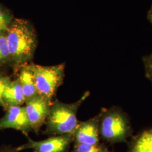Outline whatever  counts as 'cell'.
<instances>
[{
  "mask_svg": "<svg viewBox=\"0 0 152 152\" xmlns=\"http://www.w3.org/2000/svg\"><path fill=\"white\" fill-rule=\"evenodd\" d=\"M11 60L19 67L32 59L37 45V34L29 22L14 19L6 32Z\"/></svg>",
  "mask_w": 152,
  "mask_h": 152,
  "instance_id": "cell-1",
  "label": "cell"
},
{
  "mask_svg": "<svg viewBox=\"0 0 152 152\" xmlns=\"http://www.w3.org/2000/svg\"><path fill=\"white\" fill-rule=\"evenodd\" d=\"M89 95V91L85 92L80 99L73 103H64L59 100L53 102L46 121V131L53 135L74 136L80 123L77 118L78 110Z\"/></svg>",
  "mask_w": 152,
  "mask_h": 152,
  "instance_id": "cell-2",
  "label": "cell"
},
{
  "mask_svg": "<svg viewBox=\"0 0 152 152\" xmlns=\"http://www.w3.org/2000/svg\"><path fill=\"white\" fill-rule=\"evenodd\" d=\"M99 133L110 143L126 142L132 133L128 115L118 107L102 108L100 111Z\"/></svg>",
  "mask_w": 152,
  "mask_h": 152,
  "instance_id": "cell-3",
  "label": "cell"
},
{
  "mask_svg": "<svg viewBox=\"0 0 152 152\" xmlns=\"http://www.w3.org/2000/svg\"><path fill=\"white\" fill-rule=\"evenodd\" d=\"M38 95L51 105L58 88L62 84L65 76V64L43 66L31 64Z\"/></svg>",
  "mask_w": 152,
  "mask_h": 152,
  "instance_id": "cell-4",
  "label": "cell"
},
{
  "mask_svg": "<svg viewBox=\"0 0 152 152\" xmlns=\"http://www.w3.org/2000/svg\"><path fill=\"white\" fill-rule=\"evenodd\" d=\"M25 104L26 113L32 130L38 132L46 121L51 105L38 94L26 101Z\"/></svg>",
  "mask_w": 152,
  "mask_h": 152,
  "instance_id": "cell-5",
  "label": "cell"
},
{
  "mask_svg": "<svg viewBox=\"0 0 152 152\" xmlns=\"http://www.w3.org/2000/svg\"><path fill=\"white\" fill-rule=\"evenodd\" d=\"M73 140L74 136L71 135H59L38 141L28 138L27 142L17 150L32 149L36 152H65Z\"/></svg>",
  "mask_w": 152,
  "mask_h": 152,
  "instance_id": "cell-6",
  "label": "cell"
},
{
  "mask_svg": "<svg viewBox=\"0 0 152 152\" xmlns=\"http://www.w3.org/2000/svg\"><path fill=\"white\" fill-rule=\"evenodd\" d=\"M13 129L24 134L32 131L24 107L12 106L7 108L5 115L0 119V131Z\"/></svg>",
  "mask_w": 152,
  "mask_h": 152,
  "instance_id": "cell-7",
  "label": "cell"
},
{
  "mask_svg": "<svg viewBox=\"0 0 152 152\" xmlns=\"http://www.w3.org/2000/svg\"><path fill=\"white\" fill-rule=\"evenodd\" d=\"M100 118V113L86 121L79 123L74 134L76 144H99Z\"/></svg>",
  "mask_w": 152,
  "mask_h": 152,
  "instance_id": "cell-8",
  "label": "cell"
},
{
  "mask_svg": "<svg viewBox=\"0 0 152 152\" xmlns=\"http://www.w3.org/2000/svg\"><path fill=\"white\" fill-rule=\"evenodd\" d=\"M18 79L22 87L26 102L38 95L31 64H27L20 67Z\"/></svg>",
  "mask_w": 152,
  "mask_h": 152,
  "instance_id": "cell-9",
  "label": "cell"
},
{
  "mask_svg": "<svg viewBox=\"0 0 152 152\" xmlns=\"http://www.w3.org/2000/svg\"><path fill=\"white\" fill-rule=\"evenodd\" d=\"M5 108L12 106H22L25 103V99L18 79L9 82L3 94Z\"/></svg>",
  "mask_w": 152,
  "mask_h": 152,
  "instance_id": "cell-10",
  "label": "cell"
},
{
  "mask_svg": "<svg viewBox=\"0 0 152 152\" xmlns=\"http://www.w3.org/2000/svg\"><path fill=\"white\" fill-rule=\"evenodd\" d=\"M129 152H152V129L141 132L134 139Z\"/></svg>",
  "mask_w": 152,
  "mask_h": 152,
  "instance_id": "cell-11",
  "label": "cell"
},
{
  "mask_svg": "<svg viewBox=\"0 0 152 152\" xmlns=\"http://www.w3.org/2000/svg\"><path fill=\"white\" fill-rule=\"evenodd\" d=\"M13 20L11 12L0 4V33H6Z\"/></svg>",
  "mask_w": 152,
  "mask_h": 152,
  "instance_id": "cell-12",
  "label": "cell"
},
{
  "mask_svg": "<svg viewBox=\"0 0 152 152\" xmlns=\"http://www.w3.org/2000/svg\"><path fill=\"white\" fill-rule=\"evenodd\" d=\"M10 60L6 33H0V63H6Z\"/></svg>",
  "mask_w": 152,
  "mask_h": 152,
  "instance_id": "cell-13",
  "label": "cell"
},
{
  "mask_svg": "<svg viewBox=\"0 0 152 152\" xmlns=\"http://www.w3.org/2000/svg\"><path fill=\"white\" fill-rule=\"evenodd\" d=\"M73 152H110L107 148L101 145L90 144H76Z\"/></svg>",
  "mask_w": 152,
  "mask_h": 152,
  "instance_id": "cell-14",
  "label": "cell"
},
{
  "mask_svg": "<svg viewBox=\"0 0 152 152\" xmlns=\"http://www.w3.org/2000/svg\"><path fill=\"white\" fill-rule=\"evenodd\" d=\"M142 60L145 68V76L152 84V53L144 56Z\"/></svg>",
  "mask_w": 152,
  "mask_h": 152,
  "instance_id": "cell-15",
  "label": "cell"
},
{
  "mask_svg": "<svg viewBox=\"0 0 152 152\" xmlns=\"http://www.w3.org/2000/svg\"><path fill=\"white\" fill-rule=\"evenodd\" d=\"M11 81L9 77L0 75V106L5 108V104L3 100V94L6 87Z\"/></svg>",
  "mask_w": 152,
  "mask_h": 152,
  "instance_id": "cell-16",
  "label": "cell"
},
{
  "mask_svg": "<svg viewBox=\"0 0 152 152\" xmlns=\"http://www.w3.org/2000/svg\"><path fill=\"white\" fill-rule=\"evenodd\" d=\"M147 19L152 24V5L151 7V8H150V9H149V10L148 12Z\"/></svg>",
  "mask_w": 152,
  "mask_h": 152,
  "instance_id": "cell-17",
  "label": "cell"
}]
</instances>
